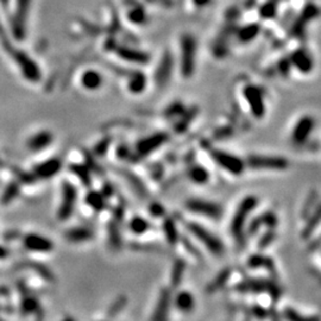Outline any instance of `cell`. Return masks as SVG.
<instances>
[{
  "label": "cell",
  "mask_w": 321,
  "mask_h": 321,
  "mask_svg": "<svg viewBox=\"0 0 321 321\" xmlns=\"http://www.w3.org/2000/svg\"><path fill=\"white\" fill-rule=\"evenodd\" d=\"M276 236H277L276 234V228H267L264 233H262L260 239H258V250L263 251L269 248L276 241Z\"/></svg>",
  "instance_id": "obj_37"
},
{
  "label": "cell",
  "mask_w": 321,
  "mask_h": 321,
  "mask_svg": "<svg viewBox=\"0 0 321 321\" xmlns=\"http://www.w3.org/2000/svg\"><path fill=\"white\" fill-rule=\"evenodd\" d=\"M262 226L265 228H276L279 224V218L276 216V213L271 211H267L258 216Z\"/></svg>",
  "instance_id": "obj_38"
},
{
  "label": "cell",
  "mask_w": 321,
  "mask_h": 321,
  "mask_svg": "<svg viewBox=\"0 0 321 321\" xmlns=\"http://www.w3.org/2000/svg\"><path fill=\"white\" fill-rule=\"evenodd\" d=\"M168 139L169 136L165 132H157V134H154L149 137L138 141L136 144V151H137L139 156L145 157L147 155L155 153L157 149H160L163 144L167 143Z\"/></svg>",
  "instance_id": "obj_12"
},
{
  "label": "cell",
  "mask_w": 321,
  "mask_h": 321,
  "mask_svg": "<svg viewBox=\"0 0 321 321\" xmlns=\"http://www.w3.org/2000/svg\"><path fill=\"white\" fill-rule=\"evenodd\" d=\"M243 95L252 116L258 119L263 118L265 116V101L261 88L254 84H248L243 90Z\"/></svg>",
  "instance_id": "obj_8"
},
{
  "label": "cell",
  "mask_w": 321,
  "mask_h": 321,
  "mask_svg": "<svg viewBox=\"0 0 321 321\" xmlns=\"http://www.w3.org/2000/svg\"><path fill=\"white\" fill-rule=\"evenodd\" d=\"M318 206H319V193L316 189H312L307 195V198H306L304 205H302L301 218L306 219V218L311 216L313 211H314Z\"/></svg>",
  "instance_id": "obj_31"
},
{
  "label": "cell",
  "mask_w": 321,
  "mask_h": 321,
  "mask_svg": "<svg viewBox=\"0 0 321 321\" xmlns=\"http://www.w3.org/2000/svg\"><path fill=\"white\" fill-rule=\"evenodd\" d=\"M248 267L250 269H265L269 274H270L272 277L277 275V271H276V264L275 261L272 260L271 257L267 256V254L263 253H253L248 258V262H246Z\"/></svg>",
  "instance_id": "obj_13"
},
{
  "label": "cell",
  "mask_w": 321,
  "mask_h": 321,
  "mask_svg": "<svg viewBox=\"0 0 321 321\" xmlns=\"http://www.w3.org/2000/svg\"><path fill=\"white\" fill-rule=\"evenodd\" d=\"M209 155H211L212 160L216 162L221 169L230 173L231 175L239 176L245 172L246 169L245 161L242 160V158L237 156V155H233L220 149H216V147L209 150Z\"/></svg>",
  "instance_id": "obj_5"
},
{
  "label": "cell",
  "mask_w": 321,
  "mask_h": 321,
  "mask_svg": "<svg viewBox=\"0 0 321 321\" xmlns=\"http://www.w3.org/2000/svg\"><path fill=\"white\" fill-rule=\"evenodd\" d=\"M107 241L111 249L118 251L123 246V237H121L120 224L116 220H110L107 224Z\"/></svg>",
  "instance_id": "obj_21"
},
{
  "label": "cell",
  "mask_w": 321,
  "mask_h": 321,
  "mask_svg": "<svg viewBox=\"0 0 321 321\" xmlns=\"http://www.w3.org/2000/svg\"><path fill=\"white\" fill-rule=\"evenodd\" d=\"M162 228H163V233L165 237V241L173 248H175L176 245H179L181 234L179 232L178 224L174 218L172 217H165L163 220V225H162Z\"/></svg>",
  "instance_id": "obj_17"
},
{
  "label": "cell",
  "mask_w": 321,
  "mask_h": 321,
  "mask_svg": "<svg viewBox=\"0 0 321 321\" xmlns=\"http://www.w3.org/2000/svg\"><path fill=\"white\" fill-rule=\"evenodd\" d=\"M173 58L170 55H164L155 73V80L158 86H164L172 76Z\"/></svg>",
  "instance_id": "obj_19"
},
{
  "label": "cell",
  "mask_w": 321,
  "mask_h": 321,
  "mask_svg": "<svg viewBox=\"0 0 321 321\" xmlns=\"http://www.w3.org/2000/svg\"><path fill=\"white\" fill-rule=\"evenodd\" d=\"M117 55L121 60L136 65H146L150 60V56L145 51L134 49L129 47H119L117 49Z\"/></svg>",
  "instance_id": "obj_15"
},
{
  "label": "cell",
  "mask_w": 321,
  "mask_h": 321,
  "mask_svg": "<svg viewBox=\"0 0 321 321\" xmlns=\"http://www.w3.org/2000/svg\"><path fill=\"white\" fill-rule=\"evenodd\" d=\"M65 237L67 238L71 243L79 244V243H84V242L91 241V239L94 237V232L87 227L77 226V227H72V228H69L68 231H66Z\"/></svg>",
  "instance_id": "obj_22"
},
{
  "label": "cell",
  "mask_w": 321,
  "mask_h": 321,
  "mask_svg": "<svg viewBox=\"0 0 321 321\" xmlns=\"http://www.w3.org/2000/svg\"><path fill=\"white\" fill-rule=\"evenodd\" d=\"M209 2H211V0H193L194 5L199 7V9H201V7H206L209 4Z\"/></svg>",
  "instance_id": "obj_47"
},
{
  "label": "cell",
  "mask_w": 321,
  "mask_h": 321,
  "mask_svg": "<svg viewBox=\"0 0 321 321\" xmlns=\"http://www.w3.org/2000/svg\"><path fill=\"white\" fill-rule=\"evenodd\" d=\"M258 206V198L254 195H248L243 198L237 206V209L231 219L230 231L232 237L238 242V244H243L245 239V230L250 214L252 213Z\"/></svg>",
  "instance_id": "obj_1"
},
{
  "label": "cell",
  "mask_w": 321,
  "mask_h": 321,
  "mask_svg": "<svg viewBox=\"0 0 321 321\" xmlns=\"http://www.w3.org/2000/svg\"><path fill=\"white\" fill-rule=\"evenodd\" d=\"M124 176L125 180L127 181V183L130 184V187H132V189H134L135 193L137 194L138 198H141L144 200V199L149 197V191H147L145 184L143 183L142 180H139L137 176L132 174V173H125Z\"/></svg>",
  "instance_id": "obj_32"
},
{
  "label": "cell",
  "mask_w": 321,
  "mask_h": 321,
  "mask_svg": "<svg viewBox=\"0 0 321 321\" xmlns=\"http://www.w3.org/2000/svg\"><path fill=\"white\" fill-rule=\"evenodd\" d=\"M232 276V268H224L223 270L219 271L216 277H214L211 282L208 283L205 288V293L208 295L216 294L217 291L223 289V288L227 285Z\"/></svg>",
  "instance_id": "obj_20"
},
{
  "label": "cell",
  "mask_w": 321,
  "mask_h": 321,
  "mask_svg": "<svg viewBox=\"0 0 321 321\" xmlns=\"http://www.w3.org/2000/svg\"><path fill=\"white\" fill-rule=\"evenodd\" d=\"M290 65H293L295 68L298 69L301 73H309L313 69V58L307 51L304 49L294 51L291 55Z\"/></svg>",
  "instance_id": "obj_18"
},
{
  "label": "cell",
  "mask_w": 321,
  "mask_h": 321,
  "mask_svg": "<svg viewBox=\"0 0 321 321\" xmlns=\"http://www.w3.org/2000/svg\"><path fill=\"white\" fill-rule=\"evenodd\" d=\"M252 313H253V315L256 316L257 319H260V320L267 319L268 316L270 315V313L267 311V308L262 307V306H260V305H254L253 306V307H252Z\"/></svg>",
  "instance_id": "obj_43"
},
{
  "label": "cell",
  "mask_w": 321,
  "mask_h": 321,
  "mask_svg": "<svg viewBox=\"0 0 321 321\" xmlns=\"http://www.w3.org/2000/svg\"><path fill=\"white\" fill-rule=\"evenodd\" d=\"M320 219H321V214H320V205H319L318 207L313 211L311 216L306 218V221H307V223H306L305 227L302 228V231H301L302 239L307 241V239L312 237L313 233H314V231L319 227Z\"/></svg>",
  "instance_id": "obj_25"
},
{
  "label": "cell",
  "mask_w": 321,
  "mask_h": 321,
  "mask_svg": "<svg viewBox=\"0 0 321 321\" xmlns=\"http://www.w3.org/2000/svg\"><path fill=\"white\" fill-rule=\"evenodd\" d=\"M198 44L194 36L186 34L181 37V74L183 77H190L195 71Z\"/></svg>",
  "instance_id": "obj_4"
},
{
  "label": "cell",
  "mask_w": 321,
  "mask_h": 321,
  "mask_svg": "<svg viewBox=\"0 0 321 321\" xmlns=\"http://www.w3.org/2000/svg\"><path fill=\"white\" fill-rule=\"evenodd\" d=\"M62 163L60 160L57 158H54V160L44 162L37 168V174H38L39 178L42 179H50L53 178L54 175H56L58 172L61 170Z\"/></svg>",
  "instance_id": "obj_29"
},
{
  "label": "cell",
  "mask_w": 321,
  "mask_h": 321,
  "mask_svg": "<svg viewBox=\"0 0 321 321\" xmlns=\"http://www.w3.org/2000/svg\"><path fill=\"white\" fill-rule=\"evenodd\" d=\"M50 142H51V136L49 134H43L37 138V141L34 142L32 146H34V149H42L43 146H47Z\"/></svg>",
  "instance_id": "obj_42"
},
{
  "label": "cell",
  "mask_w": 321,
  "mask_h": 321,
  "mask_svg": "<svg viewBox=\"0 0 321 321\" xmlns=\"http://www.w3.org/2000/svg\"><path fill=\"white\" fill-rule=\"evenodd\" d=\"M146 76L142 72L132 73L127 81V90L132 94H141L146 88Z\"/></svg>",
  "instance_id": "obj_28"
},
{
  "label": "cell",
  "mask_w": 321,
  "mask_h": 321,
  "mask_svg": "<svg viewBox=\"0 0 321 321\" xmlns=\"http://www.w3.org/2000/svg\"><path fill=\"white\" fill-rule=\"evenodd\" d=\"M150 227H151V225L149 221L141 216L132 217L131 219L129 220V224H127L129 231L135 236H142L144 233H146V232L150 230Z\"/></svg>",
  "instance_id": "obj_30"
},
{
  "label": "cell",
  "mask_w": 321,
  "mask_h": 321,
  "mask_svg": "<svg viewBox=\"0 0 321 321\" xmlns=\"http://www.w3.org/2000/svg\"><path fill=\"white\" fill-rule=\"evenodd\" d=\"M77 201V190L71 182L66 181L62 186V200L58 208V219L68 220L73 216Z\"/></svg>",
  "instance_id": "obj_10"
},
{
  "label": "cell",
  "mask_w": 321,
  "mask_h": 321,
  "mask_svg": "<svg viewBox=\"0 0 321 321\" xmlns=\"http://www.w3.org/2000/svg\"><path fill=\"white\" fill-rule=\"evenodd\" d=\"M173 306V289L170 287H163L158 293L156 305L151 314L150 321H169L170 308Z\"/></svg>",
  "instance_id": "obj_9"
},
{
  "label": "cell",
  "mask_w": 321,
  "mask_h": 321,
  "mask_svg": "<svg viewBox=\"0 0 321 321\" xmlns=\"http://www.w3.org/2000/svg\"><path fill=\"white\" fill-rule=\"evenodd\" d=\"M81 83L88 91H97L104 83V77L97 71H86L81 76Z\"/></svg>",
  "instance_id": "obj_23"
},
{
  "label": "cell",
  "mask_w": 321,
  "mask_h": 321,
  "mask_svg": "<svg viewBox=\"0 0 321 321\" xmlns=\"http://www.w3.org/2000/svg\"><path fill=\"white\" fill-rule=\"evenodd\" d=\"M127 297L125 295H119V296L114 298V301L109 306L106 312L107 319H113L117 315H119L121 312L124 311L125 307L127 306Z\"/></svg>",
  "instance_id": "obj_33"
},
{
  "label": "cell",
  "mask_w": 321,
  "mask_h": 321,
  "mask_svg": "<svg viewBox=\"0 0 321 321\" xmlns=\"http://www.w3.org/2000/svg\"><path fill=\"white\" fill-rule=\"evenodd\" d=\"M234 291L239 294H268L274 301L282 295V289L274 279L249 277L242 280L234 286Z\"/></svg>",
  "instance_id": "obj_2"
},
{
  "label": "cell",
  "mask_w": 321,
  "mask_h": 321,
  "mask_svg": "<svg viewBox=\"0 0 321 321\" xmlns=\"http://www.w3.org/2000/svg\"><path fill=\"white\" fill-rule=\"evenodd\" d=\"M260 31H261V28L258 24L246 25V27L242 28L241 30L238 31V38L241 42L248 43L256 38L258 34H260Z\"/></svg>",
  "instance_id": "obj_35"
},
{
  "label": "cell",
  "mask_w": 321,
  "mask_h": 321,
  "mask_svg": "<svg viewBox=\"0 0 321 321\" xmlns=\"http://www.w3.org/2000/svg\"><path fill=\"white\" fill-rule=\"evenodd\" d=\"M101 193H102V195H104L106 199H109L111 197H113L114 189H113V187L111 186L110 183H105L104 187H102V189H101Z\"/></svg>",
  "instance_id": "obj_46"
},
{
  "label": "cell",
  "mask_w": 321,
  "mask_h": 321,
  "mask_svg": "<svg viewBox=\"0 0 321 321\" xmlns=\"http://www.w3.org/2000/svg\"><path fill=\"white\" fill-rule=\"evenodd\" d=\"M173 305L179 312L183 314H189L195 308L194 295L188 290H180L173 295Z\"/></svg>",
  "instance_id": "obj_14"
},
{
  "label": "cell",
  "mask_w": 321,
  "mask_h": 321,
  "mask_svg": "<svg viewBox=\"0 0 321 321\" xmlns=\"http://www.w3.org/2000/svg\"><path fill=\"white\" fill-rule=\"evenodd\" d=\"M65 321H74V320H73V319H71V318H68V319H66Z\"/></svg>",
  "instance_id": "obj_49"
},
{
  "label": "cell",
  "mask_w": 321,
  "mask_h": 321,
  "mask_svg": "<svg viewBox=\"0 0 321 321\" xmlns=\"http://www.w3.org/2000/svg\"><path fill=\"white\" fill-rule=\"evenodd\" d=\"M180 242H182V245L184 246V249H186L188 252H189L190 254H193L195 258H199V260H201V253L199 252L198 248L193 244V243L189 242L187 238H183V237H181Z\"/></svg>",
  "instance_id": "obj_41"
},
{
  "label": "cell",
  "mask_w": 321,
  "mask_h": 321,
  "mask_svg": "<svg viewBox=\"0 0 321 321\" xmlns=\"http://www.w3.org/2000/svg\"><path fill=\"white\" fill-rule=\"evenodd\" d=\"M187 263L183 258H176L174 264H173L170 272V288L173 290L178 289L182 283L184 271H186Z\"/></svg>",
  "instance_id": "obj_26"
},
{
  "label": "cell",
  "mask_w": 321,
  "mask_h": 321,
  "mask_svg": "<svg viewBox=\"0 0 321 321\" xmlns=\"http://www.w3.org/2000/svg\"><path fill=\"white\" fill-rule=\"evenodd\" d=\"M124 218H125V207H124L123 204H119L118 206H116V207H114V209H113L112 219L116 220L117 223L121 224L123 223Z\"/></svg>",
  "instance_id": "obj_44"
},
{
  "label": "cell",
  "mask_w": 321,
  "mask_h": 321,
  "mask_svg": "<svg viewBox=\"0 0 321 321\" xmlns=\"http://www.w3.org/2000/svg\"><path fill=\"white\" fill-rule=\"evenodd\" d=\"M271 321H280V319H279V316H277V315L272 316V320H271Z\"/></svg>",
  "instance_id": "obj_48"
},
{
  "label": "cell",
  "mask_w": 321,
  "mask_h": 321,
  "mask_svg": "<svg viewBox=\"0 0 321 321\" xmlns=\"http://www.w3.org/2000/svg\"><path fill=\"white\" fill-rule=\"evenodd\" d=\"M187 176L191 182L199 184V186H204V184L208 183L209 178H211L207 169L204 168L200 164L190 165L187 170Z\"/></svg>",
  "instance_id": "obj_24"
},
{
  "label": "cell",
  "mask_w": 321,
  "mask_h": 321,
  "mask_svg": "<svg viewBox=\"0 0 321 321\" xmlns=\"http://www.w3.org/2000/svg\"><path fill=\"white\" fill-rule=\"evenodd\" d=\"M282 316L286 321H320L319 315H305L297 312L293 307H286L283 309Z\"/></svg>",
  "instance_id": "obj_34"
},
{
  "label": "cell",
  "mask_w": 321,
  "mask_h": 321,
  "mask_svg": "<svg viewBox=\"0 0 321 321\" xmlns=\"http://www.w3.org/2000/svg\"><path fill=\"white\" fill-rule=\"evenodd\" d=\"M184 207L188 211L199 214V216L206 217L212 220H219L223 217V207L217 202L205 200V199L199 198H191L184 202Z\"/></svg>",
  "instance_id": "obj_7"
},
{
  "label": "cell",
  "mask_w": 321,
  "mask_h": 321,
  "mask_svg": "<svg viewBox=\"0 0 321 321\" xmlns=\"http://www.w3.org/2000/svg\"><path fill=\"white\" fill-rule=\"evenodd\" d=\"M88 207H91L94 212H102L107 207V199L102 195L101 191L90 190L84 198Z\"/></svg>",
  "instance_id": "obj_27"
},
{
  "label": "cell",
  "mask_w": 321,
  "mask_h": 321,
  "mask_svg": "<svg viewBox=\"0 0 321 321\" xmlns=\"http://www.w3.org/2000/svg\"><path fill=\"white\" fill-rule=\"evenodd\" d=\"M315 127V120L314 118L311 116H304L297 120V123L295 124L291 132V142L294 143V145L301 146L308 141L309 136L313 134V130Z\"/></svg>",
  "instance_id": "obj_11"
},
{
  "label": "cell",
  "mask_w": 321,
  "mask_h": 321,
  "mask_svg": "<svg viewBox=\"0 0 321 321\" xmlns=\"http://www.w3.org/2000/svg\"><path fill=\"white\" fill-rule=\"evenodd\" d=\"M246 167L254 170L283 172L289 168V161L282 156L270 155H252L245 161Z\"/></svg>",
  "instance_id": "obj_6"
},
{
  "label": "cell",
  "mask_w": 321,
  "mask_h": 321,
  "mask_svg": "<svg viewBox=\"0 0 321 321\" xmlns=\"http://www.w3.org/2000/svg\"><path fill=\"white\" fill-rule=\"evenodd\" d=\"M24 244L28 250L36 252H50L54 249L53 242L39 234H29L25 238Z\"/></svg>",
  "instance_id": "obj_16"
},
{
  "label": "cell",
  "mask_w": 321,
  "mask_h": 321,
  "mask_svg": "<svg viewBox=\"0 0 321 321\" xmlns=\"http://www.w3.org/2000/svg\"><path fill=\"white\" fill-rule=\"evenodd\" d=\"M184 227L189 232V234L200 242L213 256H223L225 252V245L223 241L218 236L213 234L208 228L202 226L201 224L195 223V221H186Z\"/></svg>",
  "instance_id": "obj_3"
},
{
  "label": "cell",
  "mask_w": 321,
  "mask_h": 321,
  "mask_svg": "<svg viewBox=\"0 0 321 321\" xmlns=\"http://www.w3.org/2000/svg\"><path fill=\"white\" fill-rule=\"evenodd\" d=\"M145 11H144L142 7H135L132 9L130 12H129V19H130L132 23L135 24H142L144 20H145Z\"/></svg>",
  "instance_id": "obj_39"
},
{
  "label": "cell",
  "mask_w": 321,
  "mask_h": 321,
  "mask_svg": "<svg viewBox=\"0 0 321 321\" xmlns=\"http://www.w3.org/2000/svg\"><path fill=\"white\" fill-rule=\"evenodd\" d=\"M275 16V5L267 4L262 10V17L263 18H272Z\"/></svg>",
  "instance_id": "obj_45"
},
{
  "label": "cell",
  "mask_w": 321,
  "mask_h": 321,
  "mask_svg": "<svg viewBox=\"0 0 321 321\" xmlns=\"http://www.w3.org/2000/svg\"><path fill=\"white\" fill-rule=\"evenodd\" d=\"M71 170L73 174H75L77 176L81 182H82L83 186L90 187L92 184V176L90 173V169H88L86 165H80V164H73L71 165Z\"/></svg>",
  "instance_id": "obj_36"
},
{
  "label": "cell",
  "mask_w": 321,
  "mask_h": 321,
  "mask_svg": "<svg viewBox=\"0 0 321 321\" xmlns=\"http://www.w3.org/2000/svg\"><path fill=\"white\" fill-rule=\"evenodd\" d=\"M147 212L151 217L154 218H163L165 216V208L164 206L161 204V202H150L149 206H147Z\"/></svg>",
  "instance_id": "obj_40"
}]
</instances>
